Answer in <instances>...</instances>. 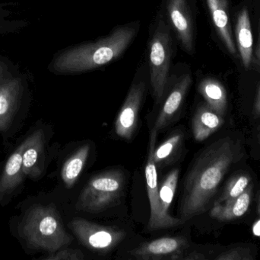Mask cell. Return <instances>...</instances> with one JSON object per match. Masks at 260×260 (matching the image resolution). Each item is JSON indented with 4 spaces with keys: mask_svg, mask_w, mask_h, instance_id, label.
Returning a JSON list of instances; mask_svg holds the SVG:
<instances>
[{
    "mask_svg": "<svg viewBox=\"0 0 260 260\" xmlns=\"http://www.w3.org/2000/svg\"><path fill=\"white\" fill-rule=\"evenodd\" d=\"M250 250L245 248H237L222 253L216 258L218 260H249L253 259Z\"/></svg>",
    "mask_w": 260,
    "mask_h": 260,
    "instance_id": "cell-26",
    "label": "cell"
},
{
    "mask_svg": "<svg viewBox=\"0 0 260 260\" xmlns=\"http://www.w3.org/2000/svg\"><path fill=\"white\" fill-rule=\"evenodd\" d=\"M140 27L139 21L116 27L109 35L59 50L47 69L56 75H76L102 68L125 53Z\"/></svg>",
    "mask_w": 260,
    "mask_h": 260,
    "instance_id": "cell-2",
    "label": "cell"
},
{
    "mask_svg": "<svg viewBox=\"0 0 260 260\" xmlns=\"http://www.w3.org/2000/svg\"><path fill=\"white\" fill-rule=\"evenodd\" d=\"M192 81V75L189 72L183 73L174 79L156 119L153 131L158 133L172 122L173 119L183 106Z\"/></svg>",
    "mask_w": 260,
    "mask_h": 260,
    "instance_id": "cell-13",
    "label": "cell"
},
{
    "mask_svg": "<svg viewBox=\"0 0 260 260\" xmlns=\"http://www.w3.org/2000/svg\"><path fill=\"white\" fill-rule=\"evenodd\" d=\"M256 64H257L258 65L260 66V37L259 45H258L257 50H256Z\"/></svg>",
    "mask_w": 260,
    "mask_h": 260,
    "instance_id": "cell-30",
    "label": "cell"
},
{
    "mask_svg": "<svg viewBox=\"0 0 260 260\" xmlns=\"http://www.w3.org/2000/svg\"><path fill=\"white\" fill-rule=\"evenodd\" d=\"M126 177L121 170L111 169L93 177L81 192L76 210L97 214L114 206L123 194Z\"/></svg>",
    "mask_w": 260,
    "mask_h": 260,
    "instance_id": "cell-5",
    "label": "cell"
},
{
    "mask_svg": "<svg viewBox=\"0 0 260 260\" xmlns=\"http://www.w3.org/2000/svg\"><path fill=\"white\" fill-rule=\"evenodd\" d=\"M258 212H259V215H260V194L259 196V203H258Z\"/></svg>",
    "mask_w": 260,
    "mask_h": 260,
    "instance_id": "cell-31",
    "label": "cell"
},
{
    "mask_svg": "<svg viewBox=\"0 0 260 260\" xmlns=\"http://www.w3.org/2000/svg\"><path fill=\"white\" fill-rule=\"evenodd\" d=\"M145 90V78L136 76L115 122L116 134L123 140H131L136 132Z\"/></svg>",
    "mask_w": 260,
    "mask_h": 260,
    "instance_id": "cell-9",
    "label": "cell"
},
{
    "mask_svg": "<svg viewBox=\"0 0 260 260\" xmlns=\"http://www.w3.org/2000/svg\"><path fill=\"white\" fill-rule=\"evenodd\" d=\"M46 134L42 128L35 129L25 138L22 166L26 178L38 181L45 171Z\"/></svg>",
    "mask_w": 260,
    "mask_h": 260,
    "instance_id": "cell-14",
    "label": "cell"
},
{
    "mask_svg": "<svg viewBox=\"0 0 260 260\" xmlns=\"http://www.w3.org/2000/svg\"><path fill=\"white\" fill-rule=\"evenodd\" d=\"M25 139L14 150L0 174V206H6L18 193L26 177L23 171V151Z\"/></svg>",
    "mask_w": 260,
    "mask_h": 260,
    "instance_id": "cell-11",
    "label": "cell"
},
{
    "mask_svg": "<svg viewBox=\"0 0 260 260\" xmlns=\"http://www.w3.org/2000/svg\"><path fill=\"white\" fill-rule=\"evenodd\" d=\"M253 233L254 236L260 238V219L256 221L253 224Z\"/></svg>",
    "mask_w": 260,
    "mask_h": 260,
    "instance_id": "cell-29",
    "label": "cell"
},
{
    "mask_svg": "<svg viewBox=\"0 0 260 260\" xmlns=\"http://www.w3.org/2000/svg\"><path fill=\"white\" fill-rule=\"evenodd\" d=\"M89 143L80 147L70 158L67 159L61 169V178L67 189H71L77 183L89 156Z\"/></svg>",
    "mask_w": 260,
    "mask_h": 260,
    "instance_id": "cell-20",
    "label": "cell"
},
{
    "mask_svg": "<svg viewBox=\"0 0 260 260\" xmlns=\"http://www.w3.org/2000/svg\"><path fill=\"white\" fill-rule=\"evenodd\" d=\"M30 101L27 75L0 54V135L6 136Z\"/></svg>",
    "mask_w": 260,
    "mask_h": 260,
    "instance_id": "cell-4",
    "label": "cell"
},
{
    "mask_svg": "<svg viewBox=\"0 0 260 260\" xmlns=\"http://www.w3.org/2000/svg\"><path fill=\"white\" fill-rule=\"evenodd\" d=\"M206 259L204 255L197 252H192L189 254H185L182 258V260H202Z\"/></svg>",
    "mask_w": 260,
    "mask_h": 260,
    "instance_id": "cell-27",
    "label": "cell"
},
{
    "mask_svg": "<svg viewBox=\"0 0 260 260\" xmlns=\"http://www.w3.org/2000/svg\"><path fill=\"white\" fill-rule=\"evenodd\" d=\"M241 157L240 143L221 138L206 148L188 174L180 209L183 222L206 212L229 168Z\"/></svg>",
    "mask_w": 260,
    "mask_h": 260,
    "instance_id": "cell-1",
    "label": "cell"
},
{
    "mask_svg": "<svg viewBox=\"0 0 260 260\" xmlns=\"http://www.w3.org/2000/svg\"><path fill=\"white\" fill-rule=\"evenodd\" d=\"M235 32L243 65L246 69H249L253 59V38L250 15L247 9H243L240 12Z\"/></svg>",
    "mask_w": 260,
    "mask_h": 260,
    "instance_id": "cell-18",
    "label": "cell"
},
{
    "mask_svg": "<svg viewBox=\"0 0 260 260\" xmlns=\"http://www.w3.org/2000/svg\"><path fill=\"white\" fill-rule=\"evenodd\" d=\"M250 180L251 179H250V176L247 175V174H239V175L235 176L226 185L224 191L220 195L219 198L215 201L214 206L221 204L226 201H232V200L238 198L250 186Z\"/></svg>",
    "mask_w": 260,
    "mask_h": 260,
    "instance_id": "cell-23",
    "label": "cell"
},
{
    "mask_svg": "<svg viewBox=\"0 0 260 260\" xmlns=\"http://www.w3.org/2000/svg\"><path fill=\"white\" fill-rule=\"evenodd\" d=\"M189 247L186 238L166 237L144 243L130 251L135 259L182 260Z\"/></svg>",
    "mask_w": 260,
    "mask_h": 260,
    "instance_id": "cell-10",
    "label": "cell"
},
{
    "mask_svg": "<svg viewBox=\"0 0 260 260\" xmlns=\"http://www.w3.org/2000/svg\"><path fill=\"white\" fill-rule=\"evenodd\" d=\"M70 227L81 244L99 253L111 251L126 238V233L120 229L80 218L71 221Z\"/></svg>",
    "mask_w": 260,
    "mask_h": 260,
    "instance_id": "cell-8",
    "label": "cell"
},
{
    "mask_svg": "<svg viewBox=\"0 0 260 260\" xmlns=\"http://www.w3.org/2000/svg\"><path fill=\"white\" fill-rule=\"evenodd\" d=\"M251 195L252 186H249L238 198L214 206L211 210V217L220 221H232L241 218L248 211Z\"/></svg>",
    "mask_w": 260,
    "mask_h": 260,
    "instance_id": "cell-17",
    "label": "cell"
},
{
    "mask_svg": "<svg viewBox=\"0 0 260 260\" xmlns=\"http://www.w3.org/2000/svg\"><path fill=\"white\" fill-rule=\"evenodd\" d=\"M179 175H180V169H174L171 170L164 180L161 187L159 189V196H160L162 209L165 213L168 215H169V209L175 195Z\"/></svg>",
    "mask_w": 260,
    "mask_h": 260,
    "instance_id": "cell-24",
    "label": "cell"
},
{
    "mask_svg": "<svg viewBox=\"0 0 260 260\" xmlns=\"http://www.w3.org/2000/svg\"><path fill=\"white\" fill-rule=\"evenodd\" d=\"M167 14L183 50L194 53V30L192 15L187 0H168Z\"/></svg>",
    "mask_w": 260,
    "mask_h": 260,
    "instance_id": "cell-12",
    "label": "cell"
},
{
    "mask_svg": "<svg viewBox=\"0 0 260 260\" xmlns=\"http://www.w3.org/2000/svg\"><path fill=\"white\" fill-rule=\"evenodd\" d=\"M206 3L220 38L230 53L236 54V46L232 37L228 14L227 0H206Z\"/></svg>",
    "mask_w": 260,
    "mask_h": 260,
    "instance_id": "cell-16",
    "label": "cell"
},
{
    "mask_svg": "<svg viewBox=\"0 0 260 260\" xmlns=\"http://www.w3.org/2000/svg\"><path fill=\"white\" fill-rule=\"evenodd\" d=\"M224 124L222 116L217 114L209 105L199 107L192 122V134L197 141L206 140Z\"/></svg>",
    "mask_w": 260,
    "mask_h": 260,
    "instance_id": "cell-15",
    "label": "cell"
},
{
    "mask_svg": "<svg viewBox=\"0 0 260 260\" xmlns=\"http://www.w3.org/2000/svg\"><path fill=\"white\" fill-rule=\"evenodd\" d=\"M171 28L162 17L157 20L148 44L150 82L156 102L163 99L170 79L172 60Z\"/></svg>",
    "mask_w": 260,
    "mask_h": 260,
    "instance_id": "cell-6",
    "label": "cell"
},
{
    "mask_svg": "<svg viewBox=\"0 0 260 260\" xmlns=\"http://www.w3.org/2000/svg\"><path fill=\"white\" fill-rule=\"evenodd\" d=\"M199 92L207 105L217 114L223 116L227 110V93L224 85L213 78H206L199 84Z\"/></svg>",
    "mask_w": 260,
    "mask_h": 260,
    "instance_id": "cell-19",
    "label": "cell"
},
{
    "mask_svg": "<svg viewBox=\"0 0 260 260\" xmlns=\"http://www.w3.org/2000/svg\"><path fill=\"white\" fill-rule=\"evenodd\" d=\"M254 118L260 117V86L259 91H258L257 97H256V102H255L254 107L253 111Z\"/></svg>",
    "mask_w": 260,
    "mask_h": 260,
    "instance_id": "cell-28",
    "label": "cell"
},
{
    "mask_svg": "<svg viewBox=\"0 0 260 260\" xmlns=\"http://www.w3.org/2000/svg\"><path fill=\"white\" fill-rule=\"evenodd\" d=\"M41 259L45 260H82L85 259L84 253L76 249L63 248L48 253Z\"/></svg>",
    "mask_w": 260,
    "mask_h": 260,
    "instance_id": "cell-25",
    "label": "cell"
},
{
    "mask_svg": "<svg viewBox=\"0 0 260 260\" xmlns=\"http://www.w3.org/2000/svg\"><path fill=\"white\" fill-rule=\"evenodd\" d=\"M16 232L23 247L32 252L53 253L73 240L53 205H32L20 217Z\"/></svg>",
    "mask_w": 260,
    "mask_h": 260,
    "instance_id": "cell-3",
    "label": "cell"
},
{
    "mask_svg": "<svg viewBox=\"0 0 260 260\" xmlns=\"http://www.w3.org/2000/svg\"><path fill=\"white\" fill-rule=\"evenodd\" d=\"M157 135V133L151 130L145 169L147 192L150 203V218L148 224V229L149 230L169 228L184 224L180 218H174L170 214L168 215L162 209L159 196L157 166L153 157Z\"/></svg>",
    "mask_w": 260,
    "mask_h": 260,
    "instance_id": "cell-7",
    "label": "cell"
},
{
    "mask_svg": "<svg viewBox=\"0 0 260 260\" xmlns=\"http://www.w3.org/2000/svg\"><path fill=\"white\" fill-rule=\"evenodd\" d=\"M184 134L181 130H177L171 134L160 146L154 148V160L156 166H166L177 154L183 143Z\"/></svg>",
    "mask_w": 260,
    "mask_h": 260,
    "instance_id": "cell-21",
    "label": "cell"
},
{
    "mask_svg": "<svg viewBox=\"0 0 260 260\" xmlns=\"http://www.w3.org/2000/svg\"><path fill=\"white\" fill-rule=\"evenodd\" d=\"M17 3H0V36L16 34L28 27L29 21L12 18L14 12L9 7Z\"/></svg>",
    "mask_w": 260,
    "mask_h": 260,
    "instance_id": "cell-22",
    "label": "cell"
}]
</instances>
